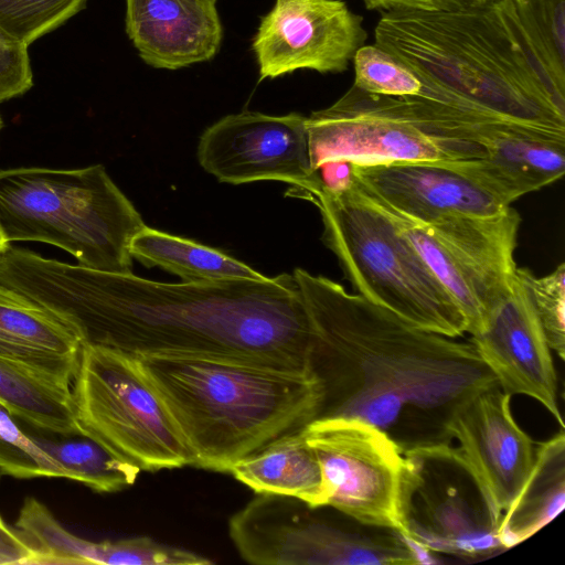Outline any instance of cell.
Segmentation results:
<instances>
[{
    "label": "cell",
    "mask_w": 565,
    "mask_h": 565,
    "mask_svg": "<svg viewBox=\"0 0 565 565\" xmlns=\"http://www.w3.org/2000/svg\"><path fill=\"white\" fill-rule=\"evenodd\" d=\"M313 274L161 282L42 258L30 299L83 344L312 371Z\"/></svg>",
    "instance_id": "obj_1"
},
{
    "label": "cell",
    "mask_w": 565,
    "mask_h": 565,
    "mask_svg": "<svg viewBox=\"0 0 565 565\" xmlns=\"http://www.w3.org/2000/svg\"><path fill=\"white\" fill-rule=\"evenodd\" d=\"M312 307L311 367L322 386L316 419L364 420L403 450L451 443L457 411L499 385L470 341L413 326L324 276L315 275Z\"/></svg>",
    "instance_id": "obj_2"
},
{
    "label": "cell",
    "mask_w": 565,
    "mask_h": 565,
    "mask_svg": "<svg viewBox=\"0 0 565 565\" xmlns=\"http://www.w3.org/2000/svg\"><path fill=\"white\" fill-rule=\"evenodd\" d=\"M374 35L375 45L484 114L565 132V90L542 65L512 0L382 11Z\"/></svg>",
    "instance_id": "obj_3"
},
{
    "label": "cell",
    "mask_w": 565,
    "mask_h": 565,
    "mask_svg": "<svg viewBox=\"0 0 565 565\" xmlns=\"http://www.w3.org/2000/svg\"><path fill=\"white\" fill-rule=\"evenodd\" d=\"M179 426L193 467L232 466L316 419L322 386L312 371L222 359L135 355Z\"/></svg>",
    "instance_id": "obj_4"
},
{
    "label": "cell",
    "mask_w": 565,
    "mask_h": 565,
    "mask_svg": "<svg viewBox=\"0 0 565 565\" xmlns=\"http://www.w3.org/2000/svg\"><path fill=\"white\" fill-rule=\"evenodd\" d=\"M145 225L102 164L0 170V230L9 243L51 244L82 266L128 274L130 242Z\"/></svg>",
    "instance_id": "obj_5"
},
{
    "label": "cell",
    "mask_w": 565,
    "mask_h": 565,
    "mask_svg": "<svg viewBox=\"0 0 565 565\" xmlns=\"http://www.w3.org/2000/svg\"><path fill=\"white\" fill-rule=\"evenodd\" d=\"M313 204L322 242L358 295L420 329L451 338L467 332L455 300L382 207L354 185L340 194L320 191Z\"/></svg>",
    "instance_id": "obj_6"
},
{
    "label": "cell",
    "mask_w": 565,
    "mask_h": 565,
    "mask_svg": "<svg viewBox=\"0 0 565 565\" xmlns=\"http://www.w3.org/2000/svg\"><path fill=\"white\" fill-rule=\"evenodd\" d=\"M489 122L415 98L364 92L354 85L307 117L313 171L326 161L355 164L481 158L479 132Z\"/></svg>",
    "instance_id": "obj_7"
},
{
    "label": "cell",
    "mask_w": 565,
    "mask_h": 565,
    "mask_svg": "<svg viewBox=\"0 0 565 565\" xmlns=\"http://www.w3.org/2000/svg\"><path fill=\"white\" fill-rule=\"evenodd\" d=\"M228 534L241 557L257 565L427 563L398 531L286 495L256 493L230 518Z\"/></svg>",
    "instance_id": "obj_8"
},
{
    "label": "cell",
    "mask_w": 565,
    "mask_h": 565,
    "mask_svg": "<svg viewBox=\"0 0 565 565\" xmlns=\"http://www.w3.org/2000/svg\"><path fill=\"white\" fill-rule=\"evenodd\" d=\"M72 404L82 433L141 471L192 466L185 439L136 356L83 344Z\"/></svg>",
    "instance_id": "obj_9"
},
{
    "label": "cell",
    "mask_w": 565,
    "mask_h": 565,
    "mask_svg": "<svg viewBox=\"0 0 565 565\" xmlns=\"http://www.w3.org/2000/svg\"><path fill=\"white\" fill-rule=\"evenodd\" d=\"M381 207L455 300L467 320V332L479 330L516 280L514 252L521 224L516 210L510 205L492 215L423 224Z\"/></svg>",
    "instance_id": "obj_10"
},
{
    "label": "cell",
    "mask_w": 565,
    "mask_h": 565,
    "mask_svg": "<svg viewBox=\"0 0 565 565\" xmlns=\"http://www.w3.org/2000/svg\"><path fill=\"white\" fill-rule=\"evenodd\" d=\"M302 435L321 468L324 505L404 535L416 475L388 435L350 417L313 419Z\"/></svg>",
    "instance_id": "obj_11"
},
{
    "label": "cell",
    "mask_w": 565,
    "mask_h": 565,
    "mask_svg": "<svg viewBox=\"0 0 565 565\" xmlns=\"http://www.w3.org/2000/svg\"><path fill=\"white\" fill-rule=\"evenodd\" d=\"M415 470L404 536L424 554L480 561L505 551L502 514L460 450L450 443L404 450Z\"/></svg>",
    "instance_id": "obj_12"
},
{
    "label": "cell",
    "mask_w": 565,
    "mask_h": 565,
    "mask_svg": "<svg viewBox=\"0 0 565 565\" xmlns=\"http://www.w3.org/2000/svg\"><path fill=\"white\" fill-rule=\"evenodd\" d=\"M200 166L220 182L279 181L289 195L313 203L321 190L310 160L307 117L244 110L227 115L201 135Z\"/></svg>",
    "instance_id": "obj_13"
},
{
    "label": "cell",
    "mask_w": 565,
    "mask_h": 565,
    "mask_svg": "<svg viewBox=\"0 0 565 565\" xmlns=\"http://www.w3.org/2000/svg\"><path fill=\"white\" fill-rule=\"evenodd\" d=\"M367 33L342 0H276L252 42L259 81L298 70L347 71Z\"/></svg>",
    "instance_id": "obj_14"
},
{
    "label": "cell",
    "mask_w": 565,
    "mask_h": 565,
    "mask_svg": "<svg viewBox=\"0 0 565 565\" xmlns=\"http://www.w3.org/2000/svg\"><path fill=\"white\" fill-rule=\"evenodd\" d=\"M470 335L471 344L505 393L535 399L564 428L552 350L518 275L511 294Z\"/></svg>",
    "instance_id": "obj_15"
},
{
    "label": "cell",
    "mask_w": 565,
    "mask_h": 565,
    "mask_svg": "<svg viewBox=\"0 0 565 565\" xmlns=\"http://www.w3.org/2000/svg\"><path fill=\"white\" fill-rule=\"evenodd\" d=\"M353 174L363 195L417 223L492 215L510 206L447 162L353 163Z\"/></svg>",
    "instance_id": "obj_16"
},
{
    "label": "cell",
    "mask_w": 565,
    "mask_h": 565,
    "mask_svg": "<svg viewBox=\"0 0 565 565\" xmlns=\"http://www.w3.org/2000/svg\"><path fill=\"white\" fill-rule=\"evenodd\" d=\"M511 397L499 385L488 387L457 411L448 428L501 514L524 483L536 446L514 419Z\"/></svg>",
    "instance_id": "obj_17"
},
{
    "label": "cell",
    "mask_w": 565,
    "mask_h": 565,
    "mask_svg": "<svg viewBox=\"0 0 565 565\" xmlns=\"http://www.w3.org/2000/svg\"><path fill=\"white\" fill-rule=\"evenodd\" d=\"M481 158L447 162L505 205L565 173V132L497 121L483 126Z\"/></svg>",
    "instance_id": "obj_18"
},
{
    "label": "cell",
    "mask_w": 565,
    "mask_h": 565,
    "mask_svg": "<svg viewBox=\"0 0 565 565\" xmlns=\"http://www.w3.org/2000/svg\"><path fill=\"white\" fill-rule=\"evenodd\" d=\"M217 0H126V32L150 66L179 70L210 61L223 29Z\"/></svg>",
    "instance_id": "obj_19"
},
{
    "label": "cell",
    "mask_w": 565,
    "mask_h": 565,
    "mask_svg": "<svg viewBox=\"0 0 565 565\" xmlns=\"http://www.w3.org/2000/svg\"><path fill=\"white\" fill-rule=\"evenodd\" d=\"M83 343L56 317L0 285V356L72 384Z\"/></svg>",
    "instance_id": "obj_20"
},
{
    "label": "cell",
    "mask_w": 565,
    "mask_h": 565,
    "mask_svg": "<svg viewBox=\"0 0 565 565\" xmlns=\"http://www.w3.org/2000/svg\"><path fill=\"white\" fill-rule=\"evenodd\" d=\"M565 505L564 428L536 444L532 468L503 511L498 537L504 550L527 540L555 519Z\"/></svg>",
    "instance_id": "obj_21"
},
{
    "label": "cell",
    "mask_w": 565,
    "mask_h": 565,
    "mask_svg": "<svg viewBox=\"0 0 565 565\" xmlns=\"http://www.w3.org/2000/svg\"><path fill=\"white\" fill-rule=\"evenodd\" d=\"M230 472L255 493L292 497L311 507L324 505L321 468L302 429L236 461Z\"/></svg>",
    "instance_id": "obj_22"
},
{
    "label": "cell",
    "mask_w": 565,
    "mask_h": 565,
    "mask_svg": "<svg viewBox=\"0 0 565 565\" xmlns=\"http://www.w3.org/2000/svg\"><path fill=\"white\" fill-rule=\"evenodd\" d=\"M72 384L0 356V404L15 418L46 434L81 435Z\"/></svg>",
    "instance_id": "obj_23"
},
{
    "label": "cell",
    "mask_w": 565,
    "mask_h": 565,
    "mask_svg": "<svg viewBox=\"0 0 565 565\" xmlns=\"http://www.w3.org/2000/svg\"><path fill=\"white\" fill-rule=\"evenodd\" d=\"M129 252L142 265L160 267L179 276L183 282L265 277L218 249L147 225L134 236Z\"/></svg>",
    "instance_id": "obj_24"
},
{
    "label": "cell",
    "mask_w": 565,
    "mask_h": 565,
    "mask_svg": "<svg viewBox=\"0 0 565 565\" xmlns=\"http://www.w3.org/2000/svg\"><path fill=\"white\" fill-rule=\"evenodd\" d=\"M56 436L31 435L70 473L71 480L95 492L111 493L131 487L141 471L85 435Z\"/></svg>",
    "instance_id": "obj_25"
},
{
    "label": "cell",
    "mask_w": 565,
    "mask_h": 565,
    "mask_svg": "<svg viewBox=\"0 0 565 565\" xmlns=\"http://www.w3.org/2000/svg\"><path fill=\"white\" fill-rule=\"evenodd\" d=\"M14 526L36 552V564H94L95 542L66 530L33 497L24 500Z\"/></svg>",
    "instance_id": "obj_26"
},
{
    "label": "cell",
    "mask_w": 565,
    "mask_h": 565,
    "mask_svg": "<svg viewBox=\"0 0 565 565\" xmlns=\"http://www.w3.org/2000/svg\"><path fill=\"white\" fill-rule=\"evenodd\" d=\"M518 20L553 82L565 90V0H512Z\"/></svg>",
    "instance_id": "obj_27"
},
{
    "label": "cell",
    "mask_w": 565,
    "mask_h": 565,
    "mask_svg": "<svg viewBox=\"0 0 565 565\" xmlns=\"http://www.w3.org/2000/svg\"><path fill=\"white\" fill-rule=\"evenodd\" d=\"M0 473L18 479L65 478L70 473L24 431L0 404Z\"/></svg>",
    "instance_id": "obj_28"
},
{
    "label": "cell",
    "mask_w": 565,
    "mask_h": 565,
    "mask_svg": "<svg viewBox=\"0 0 565 565\" xmlns=\"http://www.w3.org/2000/svg\"><path fill=\"white\" fill-rule=\"evenodd\" d=\"M87 0H0V26L28 46L79 12Z\"/></svg>",
    "instance_id": "obj_29"
},
{
    "label": "cell",
    "mask_w": 565,
    "mask_h": 565,
    "mask_svg": "<svg viewBox=\"0 0 565 565\" xmlns=\"http://www.w3.org/2000/svg\"><path fill=\"white\" fill-rule=\"evenodd\" d=\"M525 287L550 349L563 361L565 358V264L551 274L536 277L527 268L516 269Z\"/></svg>",
    "instance_id": "obj_30"
},
{
    "label": "cell",
    "mask_w": 565,
    "mask_h": 565,
    "mask_svg": "<svg viewBox=\"0 0 565 565\" xmlns=\"http://www.w3.org/2000/svg\"><path fill=\"white\" fill-rule=\"evenodd\" d=\"M353 85L364 92L411 97L417 84V74L380 46L362 45L354 54Z\"/></svg>",
    "instance_id": "obj_31"
},
{
    "label": "cell",
    "mask_w": 565,
    "mask_h": 565,
    "mask_svg": "<svg viewBox=\"0 0 565 565\" xmlns=\"http://www.w3.org/2000/svg\"><path fill=\"white\" fill-rule=\"evenodd\" d=\"M32 85L28 45L0 26V103L23 95Z\"/></svg>",
    "instance_id": "obj_32"
},
{
    "label": "cell",
    "mask_w": 565,
    "mask_h": 565,
    "mask_svg": "<svg viewBox=\"0 0 565 565\" xmlns=\"http://www.w3.org/2000/svg\"><path fill=\"white\" fill-rule=\"evenodd\" d=\"M38 554L17 529L0 515V565L36 564Z\"/></svg>",
    "instance_id": "obj_33"
},
{
    "label": "cell",
    "mask_w": 565,
    "mask_h": 565,
    "mask_svg": "<svg viewBox=\"0 0 565 565\" xmlns=\"http://www.w3.org/2000/svg\"><path fill=\"white\" fill-rule=\"evenodd\" d=\"M321 190L340 194L352 189L354 184L353 162L335 159L323 162L317 168Z\"/></svg>",
    "instance_id": "obj_34"
},
{
    "label": "cell",
    "mask_w": 565,
    "mask_h": 565,
    "mask_svg": "<svg viewBox=\"0 0 565 565\" xmlns=\"http://www.w3.org/2000/svg\"><path fill=\"white\" fill-rule=\"evenodd\" d=\"M367 10L438 9L434 0H363Z\"/></svg>",
    "instance_id": "obj_35"
},
{
    "label": "cell",
    "mask_w": 565,
    "mask_h": 565,
    "mask_svg": "<svg viewBox=\"0 0 565 565\" xmlns=\"http://www.w3.org/2000/svg\"><path fill=\"white\" fill-rule=\"evenodd\" d=\"M491 0H434L438 9H460L469 7H479Z\"/></svg>",
    "instance_id": "obj_36"
},
{
    "label": "cell",
    "mask_w": 565,
    "mask_h": 565,
    "mask_svg": "<svg viewBox=\"0 0 565 565\" xmlns=\"http://www.w3.org/2000/svg\"><path fill=\"white\" fill-rule=\"evenodd\" d=\"M10 244L11 243L8 242V239L0 230V255L9 247Z\"/></svg>",
    "instance_id": "obj_37"
},
{
    "label": "cell",
    "mask_w": 565,
    "mask_h": 565,
    "mask_svg": "<svg viewBox=\"0 0 565 565\" xmlns=\"http://www.w3.org/2000/svg\"><path fill=\"white\" fill-rule=\"evenodd\" d=\"M2 127H3V121H2V119L0 117V131H1Z\"/></svg>",
    "instance_id": "obj_38"
},
{
    "label": "cell",
    "mask_w": 565,
    "mask_h": 565,
    "mask_svg": "<svg viewBox=\"0 0 565 565\" xmlns=\"http://www.w3.org/2000/svg\"><path fill=\"white\" fill-rule=\"evenodd\" d=\"M0 476H1V473H0Z\"/></svg>",
    "instance_id": "obj_39"
}]
</instances>
